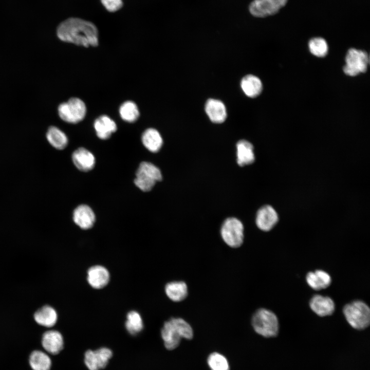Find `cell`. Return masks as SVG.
<instances>
[{
    "instance_id": "6da1fadb",
    "label": "cell",
    "mask_w": 370,
    "mask_h": 370,
    "mask_svg": "<svg viewBox=\"0 0 370 370\" xmlns=\"http://www.w3.org/2000/svg\"><path fill=\"white\" fill-rule=\"evenodd\" d=\"M57 34L65 42L88 47L98 46V30L91 22L78 18L70 17L58 26Z\"/></svg>"
},
{
    "instance_id": "7a4b0ae2",
    "label": "cell",
    "mask_w": 370,
    "mask_h": 370,
    "mask_svg": "<svg viewBox=\"0 0 370 370\" xmlns=\"http://www.w3.org/2000/svg\"><path fill=\"white\" fill-rule=\"evenodd\" d=\"M161 335L165 348L173 350L177 348L182 338L190 340L193 337L191 326L181 318H172L166 321L161 329Z\"/></svg>"
},
{
    "instance_id": "3957f363",
    "label": "cell",
    "mask_w": 370,
    "mask_h": 370,
    "mask_svg": "<svg viewBox=\"0 0 370 370\" xmlns=\"http://www.w3.org/2000/svg\"><path fill=\"white\" fill-rule=\"evenodd\" d=\"M251 323L255 331L266 337L276 336L279 331V322L276 316L271 310L261 308L253 315Z\"/></svg>"
},
{
    "instance_id": "277c9868",
    "label": "cell",
    "mask_w": 370,
    "mask_h": 370,
    "mask_svg": "<svg viewBox=\"0 0 370 370\" xmlns=\"http://www.w3.org/2000/svg\"><path fill=\"white\" fill-rule=\"evenodd\" d=\"M343 313L349 325L355 329H363L369 324V308L361 301L346 304L343 308Z\"/></svg>"
},
{
    "instance_id": "5b68a950",
    "label": "cell",
    "mask_w": 370,
    "mask_h": 370,
    "mask_svg": "<svg viewBox=\"0 0 370 370\" xmlns=\"http://www.w3.org/2000/svg\"><path fill=\"white\" fill-rule=\"evenodd\" d=\"M134 180L135 185L141 191H151L157 181L162 180L159 169L154 164L146 161L142 162L139 165Z\"/></svg>"
},
{
    "instance_id": "8992f818",
    "label": "cell",
    "mask_w": 370,
    "mask_h": 370,
    "mask_svg": "<svg viewBox=\"0 0 370 370\" xmlns=\"http://www.w3.org/2000/svg\"><path fill=\"white\" fill-rule=\"evenodd\" d=\"M58 114L64 121L69 123H77L81 121L86 114V107L80 98H71L67 102L60 104Z\"/></svg>"
},
{
    "instance_id": "52a82bcc",
    "label": "cell",
    "mask_w": 370,
    "mask_h": 370,
    "mask_svg": "<svg viewBox=\"0 0 370 370\" xmlns=\"http://www.w3.org/2000/svg\"><path fill=\"white\" fill-rule=\"evenodd\" d=\"M220 234L224 242L228 246L233 248H238L244 240L243 225L236 218H228L222 224Z\"/></svg>"
},
{
    "instance_id": "ba28073f",
    "label": "cell",
    "mask_w": 370,
    "mask_h": 370,
    "mask_svg": "<svg viewBox=\"0 0 370 370\" xmlns=\"http://www.w3.org/2000/svg\"><path fill=\"white\" fill-rule=\"evenodd\" d=\"M345 62L346 64L343 67L344 73L349 76H355L366 71L369 63V57L364 51L350 48L346 53Z\"/></svg>"
},
{
    "instance_id": "9c48e42d",
    "label": "cell",
    "mask_w": 370,
    "mask_h": 370,
    "mask_svg": "<svg viewBox=\"0 0 370 370\" xmlns=\"http://www.w3.org/2000/svg\"><path fill=\"white\" fill-rule=\"evenodd\" d=\"M112 356V352L107 348L88 350L84 355V363L89 370H100L106 366Z\"/></svg>"
},
{
    "instance_id": "30bf717a",
    "label": "cell",
    "mask_w": 370,
    "mask_h": 370,
    "mask_svg": "<svg viewBox=\"0 0 370 370\" xmlns=\"http://www.w3.org/2000/svg\"><path fill=\"white\" fill-rule=\"evenodd\" d=\"M279 216L275 210L270 205L262 207L257 212L255 223L263 231L271 230L278 223Z\"/></svg>"
},
{
    "instance_id": "8fae6325",
    "label": "cell",
    "mask_w": 370,
    "mask_h": 370,
    "mask_svg": "<svg viewBox=\"0 0 370 370\" xmlns=\"http://www.w3.org/2000/svg\"><path fill=\"white\" fill-rule=\"evenodd\" d=\"M72 218L74 223L84 230L91 228L96 220L94 211L86 205L78 206L73 211Z\"/></svg>"
},
{
    "instance_id": "7c38bea8",
    "label": "cell",
    "mask_w": 370,
    "mask_h": 370,
    "mask_svg": "<svg viewBox=\"0 0 370 370\" xmlns=\"http://www.w3.org/2000/svg\"><path fill=\"white\" fill-rule=\"evenodd\" d=\"M110 280L108 270L101 265L91 267L87 271V280L89 285L95 289H101L107 285Z\"/></svg>"
},
{
    "instance_id": "4fadbf2b",
    "label": "cell",
    "mask_w": 370,
    "mask_h": 370,
    "mask_svg": "<svg viewBox=\"0 0 370 370\" xmlns=\"http://www.w3.org/2000/svg\"><path fill=\"white\" fill-rule=\"evenodd\" d=\"M280 9L273 0H253L249 7L250 13L257 17L274 15Z\"/></svg>"
},
{
    "instance_id": "5bb4252c",
    "label": "cell",
    "mask_w": 370,
    "mask_h": 370,
    "mask_svg": "<svg viewBox=\"0 0 370 370\" xmlns=\"http://www.w3.org/2000/svg\"><path fill=\"white\" fill-rule=\"evenodd\" d=\"M72 160L76 168L82 172L92 170L96 162L94 155L84 147H80L73 152Z\"/></svg>"
},
{
    "instance_id": "9a60e30c",
    "label": "cell",
    "mask_w": 370,
    "mask_h": 370,
    "mask_svg": "<svg viewBox=\"0 0 370 370\" xmlns=\"http://www.w3.org/2000/svg\"><path fill=\"white\" fill-rule=\"evenodd\" d=\"M42 344L47 352L52 355H57L63 348V336L57 330L47 331L43 335Z\"/></svg>"
},
{
    "instance_id": "2e32d148",
    "label": "cell",
    "mask_w": 370,
    "mask_h": 370,
    "mask_svg": "<svg viewBox=\"0 0 370 370\" xmlns=\"http://www.w3.org/2000/svg\"><path fill=\"white\" fill-rule=\"evenodd\" d=\"M309 306L311 310L320 317L331 315L335 308L334 301L330 298L318 294L311 299Z\"/></svg>"
},
{
    "instance_id": "e0dca14e",
    "label": "cell",
    "mask_w": 370,
    "mask_h": 370,
    "mask_svg": "<svg viewBox=\"0 0 370 370\" xmlns=\"http://www.w3.org/2000/svg\"><path fill=\"white\" fill-rule=\"evenodd\" d=\"M206 113L210 120L215 123L224 122L227 118V110L224 103L214 99H208L205 105Z\"/></svg>"
},
{
    "instance_id": "ac0fdd59",
    "label": "cell",
    "mask_w": 370,
    "mask_h": 370,
    "mask_svg": "<svg viewBox=\"0 0 370 370\" xmlns=\"http://www.w3.org/2000/svg\"><path fill=\"white\" fill-rule=\"evenodd\" d=\"M96 135L102 140L110 138L117 129L115 122L106 115H102L97 118L94 124Z\"/></svg>"
},
{
    "instance_id": "d6986e66",
    "label": "cell",
    "mask_w": 370,
    "mask_h": 370,
    "mask_svg": "<svg viewBox=\"0 0 370 370\" xmlns=\"http://www.w3.org/2000/svg\"><path fill=\"white\" fill-rule=\"evenodd\" d=\"M236 161L240 166L251 164L255 160L253 145L246 140H240L236 143Z\"/></svg>"
},
{
    "instance_id": "ffe728a7",
    "label": "cell",
    "mask_w": 370,
    "mask_h": 370,
    "mask_svg": "<svg viewBox=\"0 0 370 370\" xmlns=\"http://www.w3.org/2000/svg\"><path fill=\"white\" fill-rule=\"evenodd\" d=\"M306 280L308 285L316 290L327 288L331 282L330 275L322 270L308 272Z\"/></svg>"
},
{
    "instance_id": "44dd1931",
    "label": "cell",
    "mask_w": 370,
    "mask_h": 370,
    "mask_svg": "<svg viewBox=\"0 0 370 370\" xmlns=\"http://www.w3.org/2000/svg\"><path fill=\"white\" fill-rule=\"evenodd\" d=\"M166 296L172 301L181 302L184 300L188 294V286L183 281H172L165 286Z\"/></svg>"
},
{
    "instance_id": "7402d4cb",
    "label": "cell",
    "mask_w": 370,
    "mask_h": 370,
    "mask_svg": "<svg viewBox=\"0 0 370 370\" xmlns=\"http://www.w3.org/2000/svg\"><path fill=\"white\" fill-rule=\"evenodd\" d=\"M141 141L144 147L153 153L158 152L163 144L160 134L153 128H147L143 133Z\"/></svg>"
},
{
    "instance_id": "603a6c76",
    "label": "cell",
    "mask_w": 370,
    "mask_h": 370,
    "mask_svg": "<svg viewBox=\"0 0 370 370\" xmlns=\"http://www.w3.org/2000/svg\"><path fill=\"white\" fill-rule=\"evenodd\" d=\"M240 87L245 94L250 98L258 96L263 89L261 80L252 75H248L243 78Z\"/></svg>"
},
{
    "instance_id": "cb8c5ba5",
    "label": "cell",
    "mask_w": 370,
    "mask_h": 370,
    "mask_svg": "<svg viewBox=\"0 0 370 370\" xmlns=\"http://www.w3.org/2000/svg\"><path fill=\"white\" fill-rule=\"evenodd\" d=\"M34 318L39 325L47 327H51L57 323L58 314L53 307L46 305L35 312Z\"/></svg>"
},
{
    "instance_id": "d4e9b609",
    "label": "cell",
    "mask_w": 370,
    "mask_h": 370,
    "mask_svg": "<svg viewBox=\"0 0 370 370\" xmlns=\"http://www.w3.org/2000/svg\"><path fill=\"white\" fill-rule=\"evenodd\" d=\"M46 138L49 143L58 150L64 149L68 144V138L66 134L55 126H51L48 128Z\"/></svg>"
},
{
    "instance_id": "484cf974",
    "label": "cell",
    "mask_w": 370,
    "mask_h": 370,
    "mask_svg": "<svg viewBox=\"0 0 370 370\" xmlns=\"http://www.w3.org/2000/svg\"><path fill=\"white\" fill-rule=\"evenodd\" d=\"M29 364L33 370H50L51 361L46 353L34 350L30 355Z\"/></svg>"
},
{
    "instance_id": "4316f807",
    "label": "cell",
    "mask_w": 370,
    "mask_h": 370,
    "mask_svg": "<svg viewBox=\"0 0 370 370\" xmlns=\"http://www.w3.org/2000/svg\"><path fill=\"white\" fill-rule=\"evenodd\" d=\"M119 114L124 121L130 123L135 122L140 115L137 105L131 101H125L121 104L119 108Z\"/></svg>"
},
{
    "instance_id": "83f0119b",
    "label": "cell",
    "mask_w": 370,
    "mask_h": 370,
    "mask_svg": "<svg viewBox=\"0 0 370 370\" xmlns=\"http://www.w3.org/2000/svg\"><path fill=\"white\" fill-rule=\"evenodd\" d=\"M125 325L127 331L132 335L140 332L143 328V321L140 314L137 311L134 310L128 312Z\"/></svg>"
},
{
    "instance_id": "f1b7e54d",
    "label": "cell",
    "mask_w": 370,
    "mask_h": 370,
    "mask_svg": "<svg viewBox=\"0 0 370 370\" xmlns=\"http://www.w3.org/2000/svg\"><path fill=\"white\" fill-rule=\"evenodd\" d=\"M308 47L310 52L318 57H325L328 50V44L322 38H312L308 43Z\"/></svg>"
},
{
    "instance_id": "f546056e",
    "label": "cell",
    "mask_w": 370,
    "mask_h": 370,
    "mask_svg": "<svg viewBox=\"0 0 370 370\" xmlns=\"http://www.w3.org/2000/svg\"><path fill=\"white\" fill-rule=\"evenodd\" d=\"M207 363L211 370H230L227 358L219 353H211L208 358Z\"/></svg>"
},
{
    "instance_id": "4dcf8cb0",
    "label": "cell",
    "mask_w": 370,
    "mask_h": 370,
    "mask_svg": "<svg viewBox=\"0 0 370 370\" xmlns=\"http://www.w3.org/2000/svg\"><path fill=\"white\" fill-rule=\"evenodd\" d=\"M103 7L110 12H115L123 6L122 0H100Z\"/></svg>"
},
{
    "instance_id": "1f68e13d",
    "label": "cell",
    "mask_w": 370,
    "mask_h": 370,
    "mask_svg": "<svg viewBox=\"0 0 370 370\" xmlns=\"http://www.w3.org/2000/svg\"><path fill=\"white\" fill-rule=\"evenodd\" d=\"M278 7L281 9L286 5L288 0H273Z\"/></svg>"
}]
</instances>
